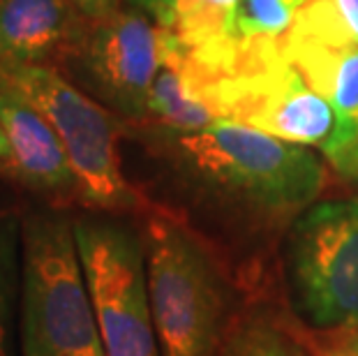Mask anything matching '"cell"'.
I'll return each mask as SVG.
<instances>
[{"label":"cell","mask_w":358,"mask_h":356,"mask_svg":"<svg viewBox=\"0 0 358 356\" xmlns=\"http://www.w3.org/2000/svg\"><path fill=\"white\" fill-rule=\"evenodd\" d=\"M21 356H106L74 225L37 211L21 220Z\"/></svg>","instance_id":"1"},{"label":"cell","mask_w":358,"mask_h":356,"mask_svg":"<svg viewBox=\"0 0 358 356\" xmlns=\"http://www.w3.org/2000/svg\"><path fill=\"white\" fill-rule=\"evenodd\" d=\"M164 139L206 185L264 213L306 211L324 187V166L306 146L236 120L217 118L199 132Z\"/></svg>","instance_id":"2"},{"label":"cell","mask_w":358,"mask_h":356,"mask_svg":"<svg viewBox=\"0 0 358 356\" xmlns=\"http://www.w3.org/2000/svg\"><path fill=\"white\" fill-rule=\"evenodd\" d=\"M148 294L162 356H220L227 290L206 248L185 225L150 215L143 227Z\"/></svg>","instance_id":"3"},{"label":"cell","mask_w":358,"mask_h":356,"mask_svg":"<svg viewBox=\"0 0 358 356\" xmlns=\"http://www.w3.org/2000/svg\"><path fill=\"white\" fill-rule=\"evenodd\" d=\"M0 65L26 90L63 143L81 199L102 211L139 208L141 197L120 164L116 118L53 65Z\"/></svg>","instance_id":"4"},{"label":"cell","mask_w":358,"mask_h":356,"mask_svg":"<svg viewBox=\"0 0 358 356\" xmlns=\"http://www.w3.org/2000/svg\"><path fill=\"white\" fill-rule=\"evenodd\" d=\"M72 225L104 354L162 356L150 308L143 238L113 220L81 218Z\"/></svg>","instance_id":"5"},{"label":"cell","mask_w":358,"mask_h":356,"mask_svg":"<svg viewBox=\"0 0 358 356\" xmlns=\"http://www.w3.org/2000/svg\"><path fill=\"white\" fill-rule=\"evenodd\" d=\"M289 257L296 301L312 327L358 331V197L306 208Z\"/></svg>","instance_id":"6"},{"label":"cell","mask_w":358,"mask_h":356,"mask_svg":"<svg viewBox=\"0 0 358 356\" xmlns=\"http://www.w3.org/2000/svg\"><path fill=\"white\" fill-rule=\"evenodd\" d=\"M206 100L220 118L299 146L324 148L335 130L329 102L282 56L280 47L229 74L208 77Z\"/></svg>","instance_id":"7"},{"label":"cell","mask_w":358,"mask_h":356,"mask_svg":"<svg viewBox=\"0 0 358 356\" xmlns=\"http://www.w3.org/2000/svg\"><path fill=\"white\" fill-rule=\"evenodd\" d=\"M90 86L113 111L143 123L162 70V28L141 10H118L83 30L74 49Z\"/></svg>","instance_id":"8"},{"label":"cell","mask_w":358,"mask_h":356,"mask_svg":"<svg viewBox=\"0 0 358 356\" xmlns=\"http://www.w3.org/2000/svg\"><path fill=\"white\" fill-rule=\"evenodd\" d=\"M0 123L14 153V176L49 194L77 192L63 143L28 93L0 65Z\"/></svg>","instance_id":"9"},{"label":"cell","mask_w":358,"mask_h":356,"mask_svg":"<svg viewBox=\"0 0 358 356\" xmlns=\"http://www.w3.org/2000/svg\"><path fill=\"white\" fill-rule=\"evenodd\" d=\"M280 51L333 109L335 130L322 153L342 173L358 150V47L282 40Z\"/></svg>","instance_id":"10"},{"label":"cell","mask_w":358,"mask_h":356,"mask_svg":"<svg viewBox=\"0 0 358 356\" xmlns=\"http://www.w3.org/2000/svg\"><path fill=\"white\" fill-rule=\"evenodd\" d=\"M86 26L70 0H0V63L51 65L74 54Z\"/></svg>","instance_id":"11"},{"label":"cell","mask_w":358,"mask_h":356,"mask_svg":"<svg viewBox=\"0 0 358 356\" xmlns=\"http://www.w3.org/2000/svg\"><path fill=\"white\" fill-rule=\"evenodd\" d=\"M164 60L148 97V113L143 123H150L164 137L199 132L220 118L206 100L208 72L189 54L185 42L162 28Z\"/></svg>","instance_id":"12"},{"label":"cell","mask_w":358,"mask_h":356,"mask_svg":"<svg viewBox=\"0 0 358 356\" xmlns=\"http://www.w3.org/2000/svg\"><path fill=\"white\" fill-rule=\"evenodd\" d=\"M308 3L310 0H238L210 79L278 49L294 26L296 14Z\"/></svg>","instance_id":"13"},{"label":"cell","mask_w":358,"mask_h":356,"mask_svg":"<svg viewBox=\"0 0 358 356\" xmlns=\"http://www.w3.org/2000/svg\"><path fill=\"white\" fill-rule=\"evenodd\" d=\"M159 28L185 42L206 72H213L238 0H129Z\"/></svg>","instance_id":"14"},{"label":"cell","mask_w":358,"mask_h":356,"mask_svg":"<svg viewBox=\"0 0 358 356\" xmlns=\"http://www.w3.org/2000/svg\"><path fill=\"white\" fill-rule=\"evenodd\" d=\"M285 40L358 47V0H310Z\"/></svg>","instance_id":"15"},{"label":"cell","mask_w":358,"mask_h":356,"mask_svg":"<svg viewBox=\"0 0 358 356\" xmlns=\"http://www.w3.org/2000/svg\"><path fill=\"white\" fill-rule=\"evenodd\" d=\"M21 290V222L0 215V356H21L17 301Z\"/></svg>","instance_id":"16"},{"label":"cell","mask_w":358,"mask_h":356,"mask_svg":"<svg viewBox=\"0 0 358 356\" xmlns=\"http://www.w3.org/2000/svg\"><path fill=\"white\" fill-rule=\"evenodd\" d=\"M220 356H308L275 324L245 320L224 338Z\"/></svg>","instance_id":"17"},{"label":"cell","mask_w":358,"mask_h":356,"mask_svg":"<svg viewBox=\"0 0 358 356\" xmlns=\"http://www.w3.org/2000/svg\"><path fill=\"white\" fill-rule=\"evenodd\" d=\"M70 3L88 24L102 21L120 10V0H70Z\"/></svg>","instance_id":"18"},{"label":"cell","mask_w":358,"mask_h":356,"mask_svg":"<svg viewBox=\"0 0 358 356\" xmlns=\"http://www.w3.org/2000/svg\"><path fill=\"white\" fill-rule=\"evenodd\" d=\"M324 356H358V331L345 333L340 340L326 347Z\"/></svg>","instance_id":"19"},{"label":"cell","mask_w":358,"mask_h":356,"mask_svg":"<svg viewBox=\"0 0 358 356\" xmlns=\"http://www.w3.org/2000/svg\"><path fill=\"white\" fill-rule=\"evenodd\" d=\"M0 166H5L7 171H14V153H12L10 139H7L3 123H0Z\"/></svg>","instance_id":"20"},{"label":"cell","mask_w":358,"mask_h":356,"mask_svg":"<svg viewBox=\"0 0 358 356\" xmlns=\"http://www.w3.org/2000/svg\"><path fill=\"white\" fill-rule=\"evenodd\" d=\"M342 176H347V178H352V180H358V150H356V155L352 157V162L347 164V169L342 171Z\"/></svg>","instance_id":"21"}]
</instances>
